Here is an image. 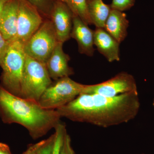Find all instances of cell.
<instances>
[{
    "mask_svg": "<svg viewBox=\"0 0 154 154\" xmlns=\"http://www.w3.org/2000/svg\"><path fill=\"white\" fill-rule=\"evenodd\" d=\"M140 106L138 92L114 97L82 94L56 110L61 118L107 128L134 119Z\"/></svg>",
    "mask_w": 154,
    "mask_h": 154,
    "instance_id": "cell-1",
    "label": "cell"
},
{
    "mask_svg": "<svg viewBox=\"0 0 154 154\" xmlns=\"http://www.w3.org/2000/svg\"><path fill=\"white\" fill-rule=\"evenodd\" d=\"M0 118L5 124L22 125L34 140L54 129L61 118L56 110L45 109L37 101L15 96L1 85Z\"/></svg>",
    "mask_w": 154,
    "mask_h": 154,
    "instance_id": "cell-2",
    "label": "cell"
},
{
    "mask_svg": "<svg viewBox=\"0 0 154 154\" xmlns=\"http://www.w3.org/2000/svg\"><path fill=\"white\" fill-rule=\"evenodd\" d=\"M26 56L24 45L18 41H13L9 42L0 58V66L2 69L1 85L11 94L19 97Z\"/></svg>",
    "mask_w": 154,
    "mask_h": 154,
    "instance_id": "cell-3",
    "label": "cell"
},
{
    "mask_svg": "<svg viewBox=\"0 0 154 154\" xmlns=\"http://www.w3.org/2000/svg\"><path fill=\"white\" fill-rule=\"evenodd\" d=\"M51 83L46 64L26 55L20 97L38 102Z\"/></svg>",
    "mask_w": 154,
    "mask_h": 154,
    "instance_id": "cell-4",
    "label": "cell"
},
{
    "mask_svg": "<svg viewBox=\"0 0 154 154\" xmlns=\"http://www.w3.org/2000/svg\"><path fill=\"white\" fill-rule=\"evenodd\" d=\"M85 86L69 77L60 78L48 86L40 97L38 103L45 109L57 110L84 94Z\"/></svg>",
    "mask_w": 154,
    "mask_h": 154,
    "instance_id": "cell-5",
    "label": "cell"
},
{
    "mask_svg": "<svg viewBox=\"0 0 154 154\" xmlns=\"http://www.w3.org/2000/svg\"><path fill=\"white\" fill-rule=\"evenodd\" d=\"M51 20H47L24 45L26 55L46 64L58 42Z\"/></svg>",
    "mask_w": 154,
    "mask_h": 154,
    "instance_id": "cell-6",
    "label": "cell"
},
{
    "mask_svg": "<svg viewBox=\"0 0 154 154\" xmlns=\"http://www.w3.org/2000/svg\"><path fill=\"white\" fill-rule=\"evenodd\" d=\"M133 92H138L134 77L127 72H122L105 82L95 85H86L84 94L114 97Z\"/></svg>",
    "mask_w": 154,
    "mask_h": 154,
    "instance_id": "cell-7",
    "label": "cell"
},
{
    "mask_svg": "<svg viewBox=\"0 0 154 154\" xmlns=\"http://www.w3.org/2000/svg\"><path fill=\"white\" fill-rule=\"evenodd\" d=\"M43 22L41 14L26 0H19L17 33L13 41L25 45Z\"/></svg>",
    "mask_w": 154,
    "mask_h": 154,
    "instance_id": "cell-8",
    "label": "cell"
},
{
    "mask_svg": "<svg viewBox=\"0 0 154 154\" xmlns=\"http://www.w3.org/2000/svg\"><path fill=\"white\" fill-rule=\"evenodd\" d=\"M73 17V14L66 4L55 0L50 18L60 42L63 43L71 38Z\"/></svg>",
    "mask_w": 154,
    "mask_h": 154,
    "instance_id": "cell-9",
    "label": "cell"
},
{
    "mask_svg": "<svg viewBox=\"0 0 154 154\" xmlns=\"http://www.w3.org/2000/svg\"><path fill=\"white\" fill-rule=\"evenodd\" d=\"M63 44L58 42L45 64L50 77L55 81L63 77H69L74 73L69 66L70 57L64 52Z\"/></svg>",
    "mask_w": 154,
    "mask_h": 154,
    "instance_id": "cell-10",
    "label": "cell"
},
{
    "mask_svg": "<svg viewBox=\"0 0 154 154\" xmlns=\"http://www.w3.org/2000/svg\"><path fill=\"white\" fill-rule=\"evenodd\" d=\"M70 36L76 41L80 53L89 57L94 55V30L80 17L74 15Z\"/></svg>",
    "mask_w": 154,
    "mask_h": 154,
    "instance_id": "cell-11",
    "label": "cell"
},
{
    "mask_svg": "<svg viewBox=\"0 0 154 154\" xmlns=\"http://www.w3.org/2000/svg\"><path fill=\"white\" fill-rule=\"evenodd\" d=\"M120 44L104 28H96L94 30V45L109 62L120 60Z\"/></svg>",
    "mask_w": 154,
    "mask_h": 154,
    "instance_id": "cell-12",
    "label": "cell"
},
{
    "mask_svg": "<svg viewBox=\"0 0 154 154\" xmlns=\"http://www.w3.org/2000/svg\"><path fill=\"white\" fill-rule=\"evenodd\" d=\"M19 0H8L0 17V32L7 41H13L17 33Z\"/></svg>",
    "mask_w": 154,
    "mask_h": 154,
    "instance_id": "cell-13",
    "label": "cell"
},
{
    "mask_svg": "<svg viewBox=\"0 0 154 154\" xmlns=\"http://www.w3.org/2000/svg\"><path fill=\"white\" fill-rule=\"evenodd\" d=\"M128 26L129 21L126 14L123 12L111 9L104 29L121 43L127 36Z\"/></svg>",
    "mask_w": 154,
    "mask_h": 154,
    "instance_id": "cell-14",
    "label": "cell"
},
{
    "mask_svg": "<svg viewBox=\"0 0 154 154\" xmlns=\"http://www.w3.org/2000/svg\"><path fill=\"white\" fill-rule=\"evenodd\" d=\"M88 10L91 24L96 28H105L111 8L102 0H91L88 3Z\"/></svg>",
    "mask_w": 154,
    "mask_h": 154,
    "instance_id": "cell-15",
    "label": "cell"
},
{
    "mask_svg": "<svg viewBox=\"0 0 154 154\" xmlns=\"http://www.w3.org/2000/svg\"><path fill=\"white\" fill-rule=\"evenodd\" d=\"M64 3L74 15L80 17L87 25H91L88 10L87 0H56Z\"/></svg>",
    "mask_w": 154,
    "mask_h": 154,
    "instance_id": "cell-16",
    "label": "cell"
},
{
    "mask_svg": "<svg viewBox=\"0 0 154 154\" xmlns=\"http://www.w3.org/2000/svg\"><path fill=\"white\" fill-rule=\"evenodd\" d=\"M55 139L51 154H60L65 137L67 133L66 127L61 121L56 126Z\"/></svg>",
    "mask_w": 154,
    "mask_h": 154,
    "instance_id": "cell-17",
    "label": "cell"
},
{
    "mask_svg": "<svg viewBox=\"0 0 154 154\" xmlns=\"http://www.w3.org/2000/svg\"><path fill=\"white\" fill-rule=\"evenodd\" d=\"M34 6L41 14L50 17L55 0H26Z\"/></svg>",
    "mask_w": 154,
    "mask_h": 154,
    "instance_id": "cell-18",
    "label": "cell"
},
{
    "mask_svg": "<svg viewBox=\"0 0 154 154\" xmlns=\"http://www.w3.org/2000/svg\"><path fill=\"white\" fill-rule=\"evenodd\" d=\"M136 0H112L110 5L111 8L123 12L131 8L134 5Z\"/></svg>",
    "mask_w": 154,
    "mask_h": 154,
    "instance_id": "cell-19",
    "label": "cell"
},
{
    "mask_svg": "<svg viewBox=\"0 0 154 154\" xmlns=\"http://www.w3.org/2000/svg\"><path fill=\"white\" fill-rule=\"evenodd\" d=\"M55 134L51 135L47 139L38 149L37 154H51L54 144Z\"/></svg>",
    "mask_w": 154,
    "mask_h": 154,
    "instance_id": "cell-20",
    "label": "cell"
},
{
    "mask_svg": "<svg viewBox=\"0 0 154 154\" xmlns=\"http://www.w3.org/2000/svg\"><path fill=\"white\" fill-rule=\"evenodd\" d=\"M60 154H76L72 146L70 136L67 133L65 137Z\"/></svg>",
    "mask_w": 154,
    "mask_h": 154,
    "instance_id": "cell-21",
    "label": "cell"
},
{
    "mask_svg": "<svg viewBox=\"0 0 154 154\" xmlns=\"http://www.w3.org/2000/svg\"><path fill=\"white\" fill-rule=\"evenodd\" d=\"M45 140L40 141L37 143L31 144L22 154H37L39 149L44 143Z\"/></svg>",
    "mask_w": 154,
    "mask_h": 154,
    "instance_id": "cell-22",
    "label": "cell"
},
{
    "mask_svg": "<svg viewBox=\"0 0 154 154\" xmlns=\"http://www.w3.org/2000/svg\"><path fill=\"white\" fill-rule=\"evenodd\" d=\"M9 42L7 41L0 32V58L8 46Z\"/></svg>",
    "mask_w": 154,
    "mask_h": 154,
    "instance_id": "cell-23",
    "label": "cell"
},
{
    "mask_svg": "<svg viewBox=\"0 0 154 154\" xmlns=\"http://www.w3.org/2000/svg\"><path fill=\"white\" fill-rule=\"evenodd\" d=\"M0 154H12L10 147L7 144L0 142Z\"/></svg>",
    "mask_w": 154,
    "mask_h": 154,
    "instance_id": "cell-24",
    "label": "cell"
},
{
    "mask_svg": "<svg viewBox=\"0 0 154 154\" xmlns=\"http://www.w3.org/2000/svg\"><path fill=\"white\" fill-rule=\"evenodd\" d=\"M8 0H0V17L2 13L5 5Z\"/></svg>",
    "mask_w": 154,
    "mask_h": 154,
    "instance_id": "cell-25",
    "label": "cell"
},
{
    "mask_svg": "<svg viewBox=\"0 0 154 154\" xmlns=\"http://www.w3.org/2000/svg\"><path fill=\"white\" fill-rule=\"evenodd\" d=\"M153 107H154V100L153 101Z\"/></svg>",
    "mask_w": 154,
    "mask_h": 154,
    "instance_id": "cell-26",
    "label": "cell"
},
{
    "mask_svg": "<svg viewBox=\"0 0 154 154\" xmlns=\"http://www.w3.org/2000/svg\"><path fill=\"white\" fill-rule=\"evenodd\" d=\"M87 1H88V3L89 2H90V1H91V0H87Z\"/></svg>",
    "mask_w": 154,
    "mask_h": 154,
    "instance_id": "cell-27",
    "label": "cell"
},
{
    "mask_svg": "<svg viewBox=\"0 0 154 154\" xmlns=\"http://www.w3.org/2000/svg\"></svg>",
    "mask_w": 154,
    "mask_h": 154,
    "instance_id": "cell-28",
    "label": "cell"
}]
</instances>
